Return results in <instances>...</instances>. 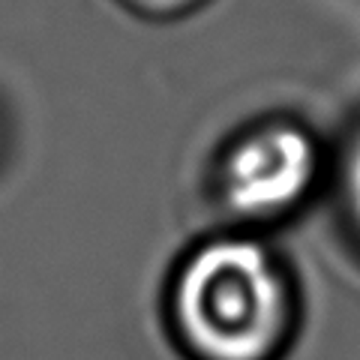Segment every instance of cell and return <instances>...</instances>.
Instances as JSON below:
<instances>
[{
    "mask_svg": "<svg viewBox=\"0 0 360 360\" xmlns=\"http://www.w3.org/2000/svg\"><path fill=\"white\" fill-rule=\"evenodd\" d=\"M345 198L352 207V217L360 225V139L354 144L352 156H348V168H345Z\"/></svg>",
    "mask_w": 360,
    "mask_h": 360,
    "instance_id": "cell-3",
    "label": "cell"
},
{
    "mask_svg": "<svg viewBox=\"0 0 360 360\" xmlns=\"http://www.w3.org/2000/svg\"><path fill=\"white\" fill-rule=\"evenodd\" d=\"M172 324L195 360H274L291 330V288L267 246L217 238L172 283Z\"/></svg>",
    "mask_w": 360,
    "mask_h": 360,
    "instance_id": "cell-1",
    "label": "cell"
},
{
    "mask_svg": "<svg viewBox=\"0 0 360 360\" xmlns=\"http://www.w3.org/2000/svg\"><path fill=\"white\" fill-rule=\"evenodd\" d=\"M319 153L295 123H264L234 144L222 162V198L246 219L283 217L309 193Z\"/></svg>",
    "mask_w": 360,
    "mask_h": 360,
    "instance_id": "cell-2",
    "label": "cell"
}]
</instances>
